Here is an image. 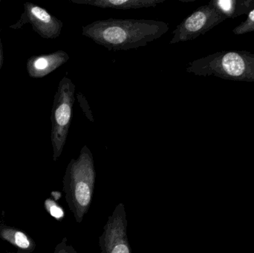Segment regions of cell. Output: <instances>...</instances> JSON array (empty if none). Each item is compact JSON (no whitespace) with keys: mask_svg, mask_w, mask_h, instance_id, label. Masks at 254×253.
I'll use <instances>...</instances> for the list:
<instances>
[{"mask_svg":"<svg viewBox=\"0 0 254 253\" xmlns=\"http://www.w3.org/2000/svg\"><path fill=\"white\" fill-rule=\"evenodd\" d=\"M169 25L152 19H100L84 25L82 35L110 51H127L143 47L162 37Z\"/></svg>","mask_w":254,"mask_h":253,"instance_id":"1","label":"cell"},{"mask_svg":"<svg viewBox=\"0 0 254 253\" xmlns=\"http://www.w3.org/2000/svg\"><path fill=\"white\" fill-rule=\"evenodd\" d=\"M96 171L92 152L87 146L81 149L77 159H71L63 180L65 201L77 223L87 214L93 199Z\"/></svg>","mask_w":254,"mask_h":253,"instance_id":"2","label":"cell"},{"mask_svg":"<svg viewBox=\"0 0 254 253\" xmlns=\"http://www.w3.org/2000/svg\"><path fill=\"white\" fill-rule=\"evenodd\" d=\"M187 72L200 77H219L234 81L254 82V53L247 51H222L188 64Z\"/></svg>","mask_w":254,"mask_h":253,"instance_id":"3","label":"cell"},{"mask_svg":"<svg viewBox=\"0 0 254 253\" xmlns=\"http://www.w3.org/2000/svg\"><path fill=\"white\" fill-rule=\"evenodd\" d=\"M74 92V83L68 77H64L58 86L52 110V141L55 160L62 154L68 138L72 119Z\"/></svg>","mask_w":254,"mask_h":253,"instance_id":"4","label":"cell"},{"mask_svg":"<svg viewBox=\"0 0 254 253\" xmlns=\"http://www.w3.org/2000/svg\"><path fill=\"white\" fill-rule=\"evenodd\" d=\"M228 19L213 4H207L194 10L173 30L170 44H177L195 40Z\"/></svg>","mask_w":254,"mask_h":253,"instance_id":"5","label":"cell"},{"mask_svg":"<svg viewBox=\"0 0 254 253\" xmlns=\"http://www.w3.org/2000/svg\"><path fill=\"white\" fill-rule=\"evenodd\" d=\"M127 228L128 222L125 204L119 203L109 217L99 237L101 253H132Z\"/></svg>","mask_w":254,"mask_h":253,"instance_id":"6","label":"cell"},{"mask_svg":"<svg viewBox=\"0 0 254 253\" xmlns=\"http://www.w3.org/2000/svg\"><path fill=\"white\" fill-rule=\"evenodd\" d=\"M73 3L86 4L101 8L130 10L155 7L157 4L164 2L165 0H71Z\"/></svg>","mask_w":254,"mask_h":253,"instance_id":"7","label":"cell"},{"mask_svg":"<svg viewBox=\"0 0 254 253\" xmlns=\"http://www.w3.org/2000/svg\"><path fill=\"white\" fill-rule=\"evenodd\" d=\"M31 13L34 22L44 37L55 38L60 35L63 27L61 21L38 6H33Z\"/></svg>","mask_w":254,"mask_h":253,"instance_id":"8","label":"cell"},{"mask_svg":"<svg viewBox=\"0 0 254 253\" xmlns=\"http://www.w3.org/2000/svg\"><path fill=\"white\" fill-rule=\"evenodd\" d=\"M69 59V56L66 52L59 51L49 55L39 56L32 62V70L34 75L43 77L55 71L58 67L61 66Z\"/></svg>","mask_w":254,"mask_h":253,"instance_id":"9","label":"cell"},{"mask_svg":"<svg viewBox=\"0 0 254 253\" xmlns=\"http://www.w3.org/2000/svg\"><path fill=\"white\" fill-rule=\"evenodd\" d=\"M213 4L227 18L239 17L254 8V0H211Z\"/></svg>","mask_w":254,"mask_h":253,"instance_id":"10","label":"cell"},{"mask_svg":"<svg viewBox=\"0 0 254 253\" xmlns=\"http://www.w3.org/2000/svg\"><path fill=\"white\" fill-rule=\"evenodd\" d=\"M0 236L22 252L31 253L35 249V244L25 233L6 226L0 227Z\"/></svg>","mask_w":254,"mask_h":253,"instance_id":"11","label":"cell"},{"mask_svg":"<svg viewBox=\"0 0 254 253\" xmlns=\"http://www.w3.org/2000/svg\"><path fill=\"white\" fill-rule=\"evenodd\" d=\"M254 31V8L248 13L246 20L233 30L235 35H243Z\"/></svg>","mask_w":254,"mask_h":253,"instance_id":"12","label":"cell"},{"mask_svg":"<svg viewBox=\"0 0 254 253\" xmlns=\"http://www.w3.org/2000/svg\"><path fill=\"white\" fill-rule=\"evenodd\" d=\"M46 209L49 211V213L57 219H61L64 217V213L63 209L58 206L55 202L48 200L46 202Z\"/></svg>","mask_w":254,"mask_h":253,"instance_id":"13","label":"cell"},{"mask_svg":"<svg viewBox=\"0 0 254 253\" xmlns=\"http://www.w3.org/2000/svg\"><path fill=\"white\" fill-rule=\"evenodd\" d=\"M53 253H79L75 251L71 245L68 244L66 237L64 238L63 240L57 245Z\"/></svg>","mask_w":254,"mask_h":253,"instance_id":"14","label":"cell"}]
</instances>
